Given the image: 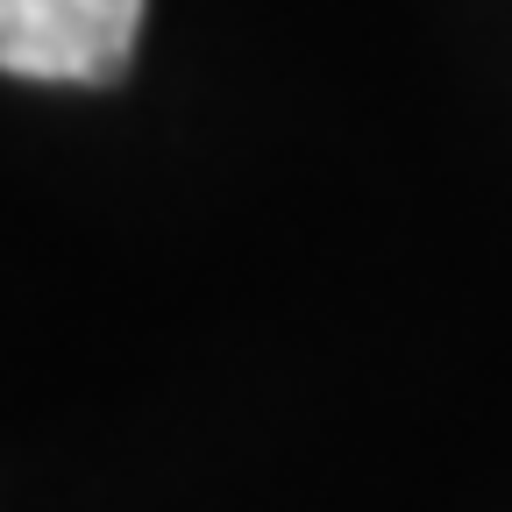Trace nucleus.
I'll use <instances>...</instances> for the list:
<instances>
[{
  "mask_svg": "<svg viewBox=\"0 0 512 512\" xmlns=\"http://www.w3.org/2000/svg\"><path fill=\"white\" fill-rule=\"evenodd\" d=\"M143 0H0V72L107 86L128 72Z\"/></svg>",
  "mask_w": 512,
  "mask_h": 512,
  "instance_id": "f257e3e1",
  "label": "nucleus"
}]
</instances>
